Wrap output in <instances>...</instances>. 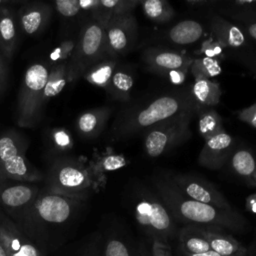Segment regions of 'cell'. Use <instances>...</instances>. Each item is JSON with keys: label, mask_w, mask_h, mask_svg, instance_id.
Instances as JSON below:
<instances>
[{"label": "cell", "mask_w": 256, "mask_h": 256, "mask_svg": "<svg viewBox=\"0 0 256 256\" xmlns=\"http://www.w3.org/2000/svg\"><path fill=\"white\" fill-rule=\"evenodd\" d=\"M189 110L198 112L190 87L165 91L123 107L112 124L111 135L116 140H125Z\"/></svg>", "instance_id": "obj_1"}, {"label": "cell", "mask_w": 256, "mask_h": 256, "mask_svg": "<svg viewBox=\"0 0 256 256\" xmlns=\"http://www.w3.org/2000/svg\"><path fill=\"white\" fill-rule=\"evenodd\" d=\"M156 194L176 221L185 225L216 227L234 232H244L248 227L245 217L236 209L225 210L184 196L167 179L165 173L152 177Z\"/></svg>", "instance_id": "obj_2"}, {"label": "cell", "mask_w": 256, "mask_h": 256, "mask_svg": "<svg viewBox=\"0 0 256 256\" xmlns=\"http://www.w3.org/2000/svg\"><path fill=\"white\" fill-rule=\"evenodd\" d=\"M87 200L56 194L42 187L17 225L40 247L52 233L71 225L80 216Z\"/></svg>", "instance_id": "obj_3"}, {"label": "cell", "mask_w": 256, "mask_h": 256, "mask_svg": "<svg viewBox=\"0 0 256 256\" xmlns=\"http://www.w3.org/2000/svg\"><path fill=\"white\" fill-rule=\"evenodd\" d=\"M129 207L135 222L150 240L170 243L177 236L176 220L159 196L143 184H135Z\"/></svg>", "instance_id": "obj_4"}, {"label": "cell", "mask_w": 256, "mask_h": 256, "mask_svg": "<svg viewBox=\"0 0 256 256\" xmlns=\"http://www.w3.org/2000/svg\"><path fill=\"white\" fill-rule=\"evenodd\" d=\"M178 256H247L248 250L225 230L185 225L177 233Z\"/></svg>", "instance_id": "obj_5"}, {"label": "cell", "mask_w": 256, "mask_h": 256, "mask_svg": "<svg viewBox=\"0 0 256 256\" xmlns=\"http://www.w3.org/2000/svg\"><path fill=\"white\" fill-rule=\"evenodd\" d=\"M29 142L24 134L8 129L0 133V181L41 182L44 174L27 158Z\"/></svg>", "instance_id": "obj_6"}, {"label": "cell", "mask_w": 256, "mask_h": 256, "mask_svg": "<svg viewBox=\"0 0 256 256\" xmlns=\"http://www.w3.org/2000/svg\"><path fill=\"white\" fill-rule=\"evenodd\" d=\"M93 184V173L80 160L62 157L51 164L44 176L43 187L68 197L89 198Z\"/></svg>", "instance_id": "obj_7"}, {"label": "cell", "mask_w": 256, "mask_h": 256, "mask_svg": "<svg viewBox=\"0 0 256 256\" xmlns=\"http://www.w3.org/2000/svg\"><path fill=\"white\" fill-rule=\"evenodd\" d=\"M50 68L47 61H37L26 69L17 98L16 123L19 127L33 128L41 121L39 102Z\"/></svg>", "instance_id": "obj_8"}, {"label": "cell", "mask_w": 256, "mask_h": 256, "mask_svg": "<svg viewBox=\"0 0 256 256\" xmlns=\"http://www.w3.org/2000/svg\"><path fill=\"white\" fill-rule=\"evenodd\" d=\"M105 25L86 18L77 34L74 53L68 63L69 82H74L95 63L106 58Z\"/></svg>", "instance_id": "obj_9"}, {"label": "cell", "mask_w": 256, "mask_h": 256, "mask_svg": "<svg viewBox=\"0 0 256 256\" xmlns=\"http://www.w3.org/2000/svg\"><path fill=\"white\" fill-rule=\"evenodd\" d=\"M197 113V110L183 112L144 131L145 153L151 158H156L167 154L189 140L192 136L190 124Z\"/></svg>", "instance_id": "obj_10"}, {"label": "cell", "mask_w": 256, "mask_h": 256, "mask_svg": "<svg viewBox=\"0 0 256 256\" xmlns=\"http://www.w3.org/2000/svg\"><path fill=\"white\" fill-rule=\"evenodd\" d=\"M41 188L39 182L0 181V209L17 224L34 202Z\"/></svg>", "instance_id": "obj_11"}, {"label": "cell", "mask_w": 256, "mask_h": 256, "mask_svg": "<svg viewBox=\"0 0 256 256\" xmlns=\"http://www.w3.org/2000/svg\"><path fill=\"white\" fill-rule=\"evenodd\" d=\"M165 175L174 187L187 198L220 209L234 210L224 195L204 178L189 173H165Z\"/></svg>", "instance_id": "obj_12"}, {"label": "cell", "mask_w": 256, "mask_h": 256, "mask_svg": "<svg viewBox=\"0 0 256 256\" xmlns=\"http://www.w3.org/2000/svg\"><path fill=\"white\" fill-rule=\"evenodd\" d=\"M138 36V23L133 13L112 17L105 26L106 56L119 59L134 47Z\"/></svg>", "instance_id": "obj_13"}, {"label": "cell", "mask_w": 256, "mask_h": 256, "mask_svg": "<svg viewBox=\"0 0 256 256\" xmlns=\"http://www.w3.org/2000/svg\"><path fill=\"white\" fill-rule=\"evenodd\" d=\"M0 244L7 256H43L40 247L1 209Z\"/></svg>", "instance_id": "obj_14"}, {"label": "cell", "mask_w": 256, "mask_h": 256, "mask_svg": "<svg viewBox=\"0 0 256 256\" xmlns=\"http://www.w3.org/2000/svg\"><path fill=\"white\" fill-rule=\"evenodd\" d=\"M145 67L158 75L165 76L168 72L190 66L192 58L182 52L165 47L146 48L141 56Z\"/></svg>", "instance_id": "obj_15"}, {"label": "cell", "mask_w": 256, "mask_h": 256, "mask_svg": "<svg viewBox=\"0 0 256 256\" xmlns=\"http://www.w3.org/2000/svg\"><path fill=\"white\" fill-rule=\"evenodd\" d=\"M234 140L225 130L204 141L198 156V163L204 168L218 170L229 160L234 151Z\"/></svg>", "instance_id": "obj_16"}, {"label": "cell", "mask_w": 256, "mask_h": 256, "mask_svg": "<svg viewBox=\"0 0 256 256\" xmlns=\"http://www.w3.org/2000/svg\"><path fill=\"white\" fill-rule=\"evenodd\" d=\"M53 7L42 1L24 2L17 11L20 32L26 36L40 34L48 25Z\"/></svg>", "instance_id": "obj_17"}, {"label": "cell", "mask_w": 256, "mask_h": 256, "mask_svg": "<svg viewBox=\"0 0 256 256\" xmlns=\"http://www.w3.org/2000/svg\"><path fill=\"white\" fill-rule=\"evenodd\" d=\"M17 12L12 6L0 8V52L6 60H11L19 40Z\"/></svg>", "instance_id": "obj_18"}, {"label": "cell", "mask_w": 256, "mask_h": 256, "mask_svg": "<svg viewBox=\"0 0 256 256\" xmlns=\"http://www.w3.org/2000/svg\"><path fill=\"white\" fill-rule=\"evenodd\" d=\"M209 27L213 37L227 48L241 49L248 43V38L240 27L237 24L226 20L219 14H210Z\"/></svg>", "instance_id": "obj_19"}, {"label": "cell", "mask_w": 256, "mask_h": 256, "mask_svg": "<svg viewBox=\"0 0 256 256\" xmlns=\"http://www.w3.org/2000/svg\"><path fill=\"white\" fill-rule=\"evenodd\" d=\"M112 108L101 106L82 112L76 119V130L84 139H95L104 130L110 116Z\"/></svg>", "instance_id": "obj_20"}, {"label": "cell", "mask_w": 256, "mask_h": 256, "mask_svg": "<svg viewBox=\"0 0 256 256\" xmlns=\"http://www.w3.org/2000/svg\"><path fill=\"white\" fill-rule=\"evenodd\" d=\"M135 83V73L130 65L119 64L115 69L106 92L113 100L127 103L131 99V91Z\"/></svg>", "instance_id": "obj_21"}, {"label": "cell", "mask_w": 256, "mask_h": 256, "mask_svg": "<svg viewBox=\"0 0 256 256\" xmlns=\"http://www.w3.org/2000/svg\"><path fill=\"white\" fill-rule=\"evenodd\" d=\"M68 82H69L68 62L51 65L49 76L39 102V111L42 116H43L44 108L46 104L51 99L59 95L63 91V89L65 88Z\"/></svg>", "instance_id": "obj_22"}, {"label": "cell", "mask_w": 256, "mask_h": 256, "mask_svg": "<svg viewBox=\"0 0 256 256\" xmlns=\"http://www.w3.org/2000/svg\"><path fill=\"white\" fill-rule=\"evenodd\" d=\"M190 92L198 112L216 106L220 102L222 94L220 84L207 78L194 79V83L190 86Z\"/></svg>", "instance_id": "obj_23"}, {"label": "cell", "mask_w": 256, "mask_h": 256, "mask_svg": "<svg viewBox=\"0 0 256 256\" xmlns=\"http://www.w3.org/2000/svg\"><path fill=\"white\" fill-rule=\"evenodd\" d=\"M203 25L196 20H183L169 28L166 33V39L177 45H189L199 41L204 35Z\"/></svg>", "instance_id": "obj_24"}, {"label": "cell", "mask_w": 256, "mask_h": 256, "mask_svg": "<svg viewBox=\"0 0 256 256\" xmlns=\"http://www.w3.org/2000/svg\"><path fill=\"white\" fill-rule=\"evenodd\" d=\"M138 5H140L139 0H99V5L95 12L91 14L90 18H93L106 26L112 17L133 13Z\"/></svg>", "instance_id": "obj_25"}, {"label": "cell", "mask_w": 256, "mask_h": 256, "mask_svg": "<svg viewBox=\"0 0 256 256\" xmlns=\"http://www.w3.org/2000/svg\"><path fill=\"white\" fill-rule=\"evenodd\" d=\"M119 65V59L106 57L92 65L82 77L93 86L106 90L111 77Z\"/></svg>", "instance_id": "obj_26"}, {"label": "cell", "mask_w": 256, "mask_h": 256, "mask_svg": "<svg viewBox=\"0 0 256 256\" xmlns=\"http://www.w3.org/2000/svg\"><path fill=\"white\" fill-rule=\"evenodd\" d=\"M228 162L232 171L250 185L252 176L256 170V159L254 154L245 148L234 149Z\"/></svg>", "instance_id": "obj_27"}, {"label": "cell", "mask_w": 256, "mask_h": 256, "mask_svg": "<svg viewBox=\"0 0 256 256\" xmlns=\"http://www.w3.org/2000/svg\"><path fill=\"white\" fill-rule=\"evenodd\" d=\"M198 129L204 141L224 130L222 118L219 113L212 108L202 109L198 112Z\"/></svg>", "instance_id": "obj_28"}, {"label": "cell", "mask_w": 256, "mask_h": 256, "mask_svg": "<svg viewBox=\"0 0 256 256\" xmlns=\"http://www.w3.org/2000/svg\"><path fill=\"white\" fill-rule=\"evenodd\" d=\"M145 16L156 23H166L175 16V10L166 0H144L140 2Z\"/></svg>", "instance_id": "obj_29"}, {"label": "cell", "mask_w": 256, "mask_h": 256, "mask_svg": "<svg viewBox=\"0 0 256 256\" xmlns=\"http://www.w3.org/2000/svg\"><path fill=\"white\" fill-rule=\"evenodd\" d=\"M103 256H138V247L133 248L123 236L112 234L103 240Z\"/></svg>", "instance_id": "obj_30"}, {"label": "cell", "mask_w": 256, "mask_h": 256, "mask_svg": "<svg viewBox=\"0 0 256 256\" xmlns=\"http://www.w3.org/2000/svg\"><path fill=\"white\" fill-rule=\"evenodd\" d=\"M190 72L194 79H212L222 72V68L219 59L200 57L192 60L190 65Z\"/></svg>", "instance_id": "obj_31"}, {"label": "cell", "mask_w": 256, "mask_h": 256, "mask_svg": "<svg viewBox=\"0 0 256 256\" xmlns=\"http://www.w3.org/2000/svg\"><path fill=\"white\" fill-rule=\"evenodd\" d=\"M77 42V35L71 38L62 40L57 46H55L48 55V63L51 65L70 61Z\"/></svg>", "instance_id": "obj_32"}, {"label": "cell", "mask_w": 256, "mask_h": 256, "mask_svg": "<svg viewBox=\"0 0 256 256\" xmlns=\"http://www.w3.org/2000/svg\"><path fill=\"white\" fill-rule=\"evenodd\" d=\"M49 140L54 151L59 153H67L72 150L74 140L70 132L63 127H55L50 131Z\"/></svg>", "instance_id": "obj_33"}, {"label": "cell", "mask_w": 256, "mask_h": 256, "mask_svg": "<svg viewBox=\"0 0 256 256\" xmlns=\"http://www.w3.org/2000/svg\"><path fill=\"white\" fill-rule=\"evenodd\" d=\"M53 8L64 19H74L80 16H84L79 0H56L53 2Z\"/></svg>", "instance_id": "obj_34"}, {"label": "cell", "mask_w": 256, "mask_h": 256, "mask_svg": "<svg viewBox=\"0 0 256 256\" xmlns=\"http://www.w3.org/2000/svg\"><path fill=\"white\" fill-rule=\"evenodd\" d=\"M239 21V27L247 36L256 42V11L254 12H235L232 14Z\"/></svg>", "instance_id": "obj_35"}, {"label": "cell", "mask_w": 256, "mask_h": 256, "mask_svg": "<svg viewBox=\"0 0 256 256\" xmlns=\"http://www.w3.org/2000/svg\"><path fill=\"white\" fill-rule=\"evenodd\" d=\"M228 49L224 44L215 39L214 37L209 38L202 42L200 47V53L203 55L202 57H209L218 59L223 56L224 51Z\"/></svg>", "instance_id": "obj_36"}, {"label": "cell", "mask_w": 256, "mask_h": 256, "mask_svg": "<svg viewBox=\"0 0 256 256\" xmlns=\"http://www.w3.org/2000/svg\"><path fill=\"white\" fill-rule=\"evenodd\" d=\"M126 158L122 155L108 154L99 160V169L102 171H113L126 165Z\"/></svg>", "instance_id": "obj_37"}, {"label": "cell", "mask_w": 256, "mask_h": 256, "mask_svg": "<svg viewBox=\"0 0 256 256\" xmlns=\"http://www.w3.org/2000/svg\"><path fill=\"white\" fill-rule=\"evenodd\" d=\"M237 117L242 122L256 129V102L237 112Z\"/></svg>", "instance_id": "obj_38"}, {"label": "cell", "mask_w": 256, "mask_h": 256, "mask_svg": "<svg viewBox=\"0 0 256 256\" xmlns=\"http://www.w3.org/2000/svg\"><path fill=\"white\" fill-rule=\"evenodd\" d=\"M151 256H173L171 246L160 240H151L150 246Z\"/></svg>", "instance_id": "obj_39"}, {"label": "cell", "mask_w": 256, "mask_h": 256, "mask_svg": "<svg viewBox=\"0 0 256 256\" xmlns=\"http://www.w3.org/2000/svg\"><path fill=\"white\" fill-rule=\"evenodd\" d=\"M190 70V66H186L180 69H176L173 71L168 72L165 76L169 79V81L174 85H181L187 76L188 71Z\"/></svg>", "instance_id": "obj_40"}, {"label": "cell", "mask_w": 256, "mask_h": 256, "mask_svg": "<svg viewBox=\"0 0 256 256\" xmlns=\"http://www.w3.org/2000/svg\"><path fill=\"white\" fill-rule=\"evenodd\" d=\"M81 256H103V241L101 238L97 237L90 242Z\"/></svg>", "instance_id": "obj_41"}, {"label": "cell", "mask_w": 256, "mask_h": 256, "mask_svg": "<svg viewBox=\"0 0 256 256\" xmlns=\"http://www.w3.org/2000/svg\"><path fill=\"white\" fill-rule=\"evenodd\" d=\"M7 78H8V69L6 59L0 52V95L5 91L7 86Z\"/></svg>", "instance_id": "obj_42"}, {"label": "cell", "mask_w": 256, "mask_h": 256, "mask_svg": "<svg viewBox=\"0 0 256 256\" xmlns=\"http://www.w3.org/2000/svg\"><path fill=\"white\" fill-rule=\"evenodd\" d=\"M246 209L249 212L256 214V192L247 197V199H246Z\"/></svg>", "instance_id": "obj_43"}, {"label": "cell", "mask_w": 256, "mask_h": 256, "mask_svg": "<svg viewBox=\"0 0 256 256\" xmlns=\"http://www.w3.org/2000/svg\"><path fill=\"white\" fill-rule=\"evenodd\" d=\"M186 3L192 7H196V8H201V7H205V6H209L215 3V1H210V0H187Z\"/></svg>", "instance_id": "obj_44"}, {"label": "cell", "mask_w": 256, "mask_h": 256, "mask_svg": "<svg viewBox=\"0 0 256 256\" xmlns=\"http://www.w3.org/2000/svg\"><path fill=\"white\" fill-rule=\"evenodd\" d=\"M138 256H151L150 249L146 246L145 243H140L138 245Z\"/></svg>", "instance_id": "obj_45"}, {"label": "cell", "mask_w": 256, "mask_h": 256, "mask_svg": "<svg viewBox=\"0 0 256 256\" xmlns=\"http://www.w3.org/2000/svg\"><path fill=\"white\" fill-rule=\"evenodd\" d=\"M250 186H254L256 187V170L252 176V179H251V183H250Z\"/></svg>", "instance_id": "obj_46"}, {"label": "cell", "mask_w": 256, "mask_h": 256, "mask_svg": "<svg viewBox=\"0 0 256 256\" xmlns=\"http://www.w3.org/2000/svg\"><path fill=\"white\" fill-rule=\"evenodd\" d=\"M0 256H7V254H6V252H5L4 248L2 247V245H1V244H0Z\"/></svg>", "instance_id": "obj_47"}, {"label": "cell", "mask_w": 256, "mask_h": 256, "mask_svg": "<svg viewBox=\"0 0 256 256\" xmlns=\"http://www.w3.org/2000/svg\"><path fill=\"white\" fill-rule=\"evenodd\" d=\"M252 64H253L252 66L256 69V54H254V55H253V58H252Z\"/></svg>", "instance_id": "obj_48"}]
</instances>
